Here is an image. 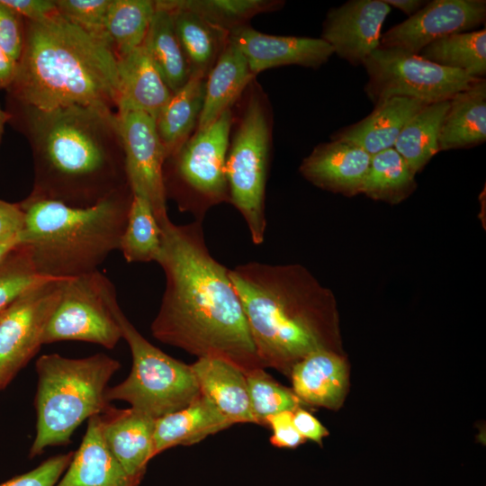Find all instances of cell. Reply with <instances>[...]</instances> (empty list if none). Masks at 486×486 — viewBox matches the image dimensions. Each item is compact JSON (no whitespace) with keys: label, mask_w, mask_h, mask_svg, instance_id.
I'll list each match as a JSON object with an SVG mask.
<instances>
[{"label":"cell","mask_w":486,"mask_h":486,"mask_svg":"<svg viewBox=\"0 0 486 486\" xmlns=\"http://www.w3.org/2000/svg\"><path fill=\"white\" fill-rule=\"evenodd\" d=\"M156 262L166 286L150 329L158 341L201 357L225 360L245 374L263 368L225 266L211 254L202 221L160 225Z\"/></svg>","instance_id":"1"},{"label":"cell","mask_w":486,"mask_h":486,"mask_svg":"<svg viewBox=\"0 0 486 486\" xmlns=\"http://www.w3.org/2000/svg\"><path fill=\"white\" fill-rule=\"evenodd\" d=\"M33 158L32 198L93 206L130 186L117 112L74 105L45 111L14 103Z\"/></svg>","instance_id":"2"},{"label":"cell","mask_w":486,"mask_h":486,"mask_svg":"<svg viewBox=\"0 0 486 486\" xmlns=\"http://www.w3.org/2000/svg\"><path fill=\"white\" fill-rule=\"evenodd\" d=\"M229 274L263 368L289 377L313 352L342 354L333 296L304 267L251 261Z\"/></svg>","instance_id":"3"},{"label":"cell","mask_w":486,"mask_h":486,"mask_svg":"<svg viewBox=\"0 0 486 486\" xmlns=\"http://www.w3.org/2000/svg\"><path fill=\"white\" fill-rule=\"evenodd\" d=\"M24 20V19H23ZM117 56L105 41L58 12L24 20V40L12 100L40 110L74 105L117 108Z\"/></svg>","instance_id":"4"},{"label":"cell","mask_w":486,"mask_h":486,"mask_svg":"<svg viewBox=\"0 0 486 486\" xmlns=\"http://www.w3.org/2000/svg\"><path fill=\"white\" fill-rule=\"evenodd\" d=\"M131 200L130 186L86 208L28 196L20 203L24 212L20 243L43 277L94 272L120 249Z\"/></svg>","instance_id":"5"},{"label":"cell","mask_w":486,"mask_h":486,"mask_svg":"<svg viewBox=\"0 0 486 486\" xmlns=\"http://www.w3.org/2000/svg\"><path fill=\"white\" fill-rule=\"evenodd\" d=\"M121 368L118 360L103 353L83 358L42 355L36 361V436L30 456L50 446H65L86 420L111 404L105 392Z\"/></svg>","instance_id":"6"},{"label":"cell","mask_w":486,"mask_h":486,"mask_svg":"<svg viewBox=\"0 0 486 486\" xmlns=\"http://www.w3.org/2000/svg\"><path fill=\"white\" fill-rule=\"evenodd\" d=\"M112 311L130 349L132 365L123 382L107 388L105 398L109 402L124 400L130 408L157 419L184 408L201 394L190 364L148 342L124 315L117 300Z\"/></svg>","instance_id":"7"},{"label":"cell","mask_w":486,"mask_h":486,"mask_svg":"<svg viewBox=\"0 0 486 486\" xmlns=\"http://www.w3.org/2000/svg\"><path fill=\"white\" fill-rule=\"evenodd\" d=\"M233 122L231 109L208 127L196 130L173 157L166 159V196L180 212L202 221L213 206L229 202L226 159Z\"/></svg>","instance_id":"8"},{"label":"cell","mask_w":486,"mask_h":486,"mask_svg":"<svg viewBox=\"0 0 486 486\" xmlns=\"http://www.w3.org/2000/svg\"><path fill=\"white\" fill-rule=\"evenodd\" d=\"M270 140L267 109L258 95H252L229 146L226 178L229 202L243 217L255 245L264 242L266 231Z\"/></svg>","instance_id":"9"},{"label":"cell","mask_w":486,"mask_h":486,"mask_svg":"<svg viewBox=\"0 0 486 486\" xmlns=\"http://www.w3.org/2000/svg\"><path fill=\"white\" fill-rule=\"evenodd\" d=\"M364 66L368 75L364 92L374 105L393 96L426 104L446 101L482 79L392 49L379 48Z\"/></svg>","instance_id":"10"},{"label":"cell","mask_w":486,"mask_h":486,"mask_svg":"<svg viewBox=\"0 0 486 486\" xmlns=\"http://www.w3.org/2000/svg\"><path fill=\"white\" fill-rule=\"evenodd\" d=\"M116 300L113 284L99 270L67 279L45 328L43 345L76 340L114 348L122 338L112 311Z\"/></svg>","instance_id":"11"},{"label":"cell","mask_w":486,"mask_h":486,"mask_svg":"<svg viewBox=\"0 0 486 486\" xmlns=\"http://www.w3.org/2000/svg\"><path fill=\"white\" fill-rule=\"evenodd\" d=\"M67 279H47L0 311V374L5 385L43 345Z\"/></svg>","instance_id":"12"},{"label":"cell","mask_w":486,"mask_h":486,"mask_svg":"<svg viewBox=\"0 0 486 486\" xmlns=\"http://www.w3.org/2000/svg\"><path fill=\"white\" fill-rule=\"evenodd\" d=\"M116 112L129 185L133 194L148 202L160 225L169 217L163 180L166 155L156 119L135 110L120 109Z\"/></svg>","instance_id":"13"},{"label":"cell","mask_w":486,"mask_h":486,"mask_svg":"<svg viewBox=\"0 0 486 486\" xmlns=\"http://www.w3.org/2000/svg\"><path fill=\"white\" fill-rule=\"evenodd\" d=\"M484 0H432L381 36L380 48L418 55L434 40L484 23Z\"/></svg>","instance_id":"14"},{"label":"cell","mask_w":486,"mask_h":486,"mask_svg":"<svg viewBox=\"0 0 486 486\" xmlns=\"http://www.w3.org/2000/svg\"><path fill=\"white\" fill-rule=\"evenodd\" d=\"M390 12L382 0L347 1L328 12L321 39L351 65H364L380 48L381 29Z\"/></svg>","instance_id":"15"},{"label":"cell","mask_w":486,"mask_h":486,"mask_svg":"<svg viewBox=\"0 0 486 486\" xmlns=\"http://www.w3.org/2000/svg\"><path fill=\"white\" fill-rule=\"evenodd\" d=\"M228 40L243 53L254 76L288 65L319 68L334 54L321 38L270 35L248 24L231 32Z\"/></svg>","instance_id":"16"},{"label":"cell","mask_w":486,"mask_h":486,"mask_svg":"<svg viewBox=\"0 0 486 486\" xmlns=\"http://www.w3.org/2000/svg\"><path fill=\"white\" fill-rule=\"evenodd\" d=\"M100 417L103 439L126 472L141 482L153 455L155 419L132 408L110 405Z\"/></svg>","instance_id":"17"},{"label":"cell","mask_w":486,"mask_h":486,"mask_svg":"<svg viewBox=\"0 0 486 486\" xmlns=\"http://www.w3.org/2000/svg\"><path fill=\"white\" fill-rule=\"evenodd\" d=\"M371 157L354 144L331 140L313 148L302 160L300 172L320 188L352 195L361 192Z\"/></svg>","instance_id":"18"},{"label":"cell","mask_w":486,"mask_h":486,"mask_svg":"<svg viewBox=\"0 0 486 486\" xmlns=\"http://www.w3.org/2000/svg\"><path fill=\"white\" fill-rule=\"evenodd\" d=\"M292 392L304 405L339 410L349 389V367L342 354L320 350L299 361L290 376Z\"/></svg>","instance_id":"19"},{"label":"cell","mask_w":486,"mask_h":486,"mask_svg":"<svg viewBox=\"0 0 486 486\" xmlns=\"http://www.w3.org/2000/svg\"><path fill=\"white\" fill-rule=\"evenodd\" d=\"M201 394L232 424H256L245 373L222 359L201 357L190 364Z\"/></svg>","instance_id":"20"},{"label":"cell","mask_w":486,"mask_h":486,"mask_svg":"<svg viewBox=\"0 0 486 486\" xmlns=\"http://www.w3.org/2000/svg\"><path fill=\"white\" fill-rule=\"evenodd\" d=\"M106 446L100 417L88 418L86 434L72 460L55 486H139Z\"/></svg>","instance_id":"21"},{"label":"cell","mask_w":486,"mask_h":486,"mask_svg":"<svg viewBox=\"0 0 486 486\" xmlns=\"http://www.w3.org/2000/svg\"><path fill=\"white\" fill-rule=\"evenodd\" d=\"M427 104L405 96L388 98L376 104L365 118L340 129L330 138L354 144L373 156L393 148L407 122Z\"/></svg>","instance_id":"22"},{"label":"cell","mask_w":486,"mask_h":486,"mask_svg":"<svg viewBox=\"0 0 486 486\" xmlns=\"http://www.w3.org/2000/svg\"><path fill=\"white\" fill-rule=\"evenodd\" d=\"M117 110L143 112L155 119L172 95L144 44L117 58Z\"/></svg>","instance_id":"23"},{"label":"cell","mask_w":486,"mask_h":486,"mask_svg":"<svg viewBox=\"0 0 486 486\" xmlns=\"http://www.w3.org/2000/svg\"><path fill=\"white\" fill-rule=\"evenodd\" d=\"M232 424L202 394L184 408L155 419L154 457L176 446H191Z\"/></svg>","instance_id":"24"},{"label":"cell","mask_w":486,"mask_h":486,"mask_svg":"<svg viewBox=\"0 0 486 486\" xmlns=\"http://www.w3.org/2000/svg\"><path fill=\"white\" fill-rule=\"evenodd\" d=\"M255 76L239 49L228 40L205 78L202 108L197 130L216 121L242 94Z\"/></svg>","instance_id":"25"},{"label":"cell","mask_w":486,"mask_h":486,"mask_svg":"<svg viewBox=\"0 0 486 486\" xmlns=\"http://www.w3.org/2000/svg\"><path fill=\"white\" fill-rule=\"evenodd\" d=\"M486 140V81L455 94L441 124L438 150L465 148Z\"/></svg>","instance_id":"26"},{"label":"cell","mask_w":486,"mask_h":486,"mask_svg":"<svg viewBox=\"0 0 486 486\" xmlns=\"http://www.w3.org/2000/svg\"><path fill=\"white\" fill-rule=\"evenodd\" d=\"M169 11L178 40L188 61L191 75L206 77L228 42L229 34L214 27L196 13L155 1Z\"/></svg>","instance_id":"27"},{"label":"cell","mask_w":486,"mask_h":486,"mask_svg":"<svg viewBox=\"0 0 486 486\" xmlns=\"http://www.w3.org/2000/svg\"><path fill=\"white\" fill-rule=\"evenodd\" d=\"M205 78L191 75L185 85L172 94L156 118L166 159L177 153L197 126L204 99Z\"/></svg>","instance_id":"28"},{"label":"cell","mask_w":486,"mask_h":486,"mask_svg":"<svg viewBox=\"0 0 486 486\" xmlns=\"http://www.w3.org/2000/svg\"><path fill=\"white\" fill-rule=\"evenodd\" d=\"M143 44L172 94L184 86L191 76V70L169 11L156 4Z\"/></svg>","instance_id":"29"},{"label":"cell","mask_w":486,"mask_h":486,"mask_svg":"<svg viewBox=\"0 0 486 486\" xmlns=\"http://www.w3.org/2000/svg\"><path fill=\"white\" fill-rule=\"evenodd\" d=\"M449 100L425 105L400 132L394 149L416 174L439 151L438 137Z\"/></svg>","instance_id":"30"},{"label":"cell","mask_w":486,"mask_h":486,"mask_svg":"<svg viewBox=\"0 0 486 486\" xmlns=\"http://www.w3.org/2000/svg\"><path fill=\"white\" fill-rule=\"evenodd\" d=\"M418 55L436 65L483 78L486 75V30L444 36L427 45Z\"/></svg>","instance_id":"31"},{"label":"cell","mask_w":486,"mask_h":486,"mask_svg":"<svg viewBox=\"0 0 486 486\" xmlns=\"http://www.w3.org/2000/svg\"><path fill=\"white\" fill-rule=\"evenodd\" d=\"M155 10L151 0H112L106 33L117 58L143 44Z\"/></svg>","instance_id":"32"},{"label":"cell","mask_w":486,"mask_h":486,"mask_svg":"<svg viewBox=\"0 0 486 486\" xmlns=\"http://www.w3.org/2000/svg\"><path fill=\"white\" fill-rule=\"evenodd\" d=\"M161 248V228L148 202L132 194L120 251L128 263L151 262Z\"/></svg>","instance_id":"33"},{"label":"cell","mask_w":486,"mask_h":486,"mask_svg":"<svg viewBox=\"0 0 486 486\" xmlns=\"http://www.w3.org/2000/svg\"><path fill=\"white\" fill-rule=\"evenodd\" d=\"M171 6L191 10L214 27L230 34L247 25L255 15L280 9L284 2L274 0H165Z\"/></svg>","instance_id":"34"},{"label":"cell","mask_w":486,"mask_h":486,"mask_svg":"<svg viewBox=\"0 0 486 486\" xmlns=\"http://www.w3.org/2000/svg\"><path fill=\"white\" fill-rule=\"evenodd\" d=\"M414 176L394 148H388L371 157L361 192L374 198L397 201L413 189Z\"/></svg>","instance_id":"35"},{"label":"cell","mask_w":486,"mask_h":486,"mask_svg":"<svg viewBox=\"0 0 486 486\" xmlns=\"http://www.w3.org/2000/svg\"><path fill=\"white\" fill-rule=\"evenodd\" d=\"M245 374L256 425L266 426L269 416L284 410L295 411L304 405L292 389L276 382L265 368H255Z\"/></svg>","instance_id":"36"},{"label":"cell","mask_w":486,"mask_h":486,"mask_svg":"<svg viewBox=\"0 0 486 486\" xmlns=\"http://www.w3.org/2000/svg\"><path fill=\"white\" fill-rule=\"evenodd\" d=\"M47 279L37 273L24 247L18 246L0 263V311Z\"/></svg>","instance_id":"37"},{"label":"cell","mask_w":486,"mask_h":486,"mask_svg":"<svg viewBox=\"0 0 486 486\" xmlns=\"http://www.w3.org/2000/svg\"><path fill=\"white\" fill-rule=\"evenodd\" d=\"M111 3L112 0H56L58 14L112 47L106 33V19Z\"/></svg>","instance_id":"38"},{"label":"cell","mask_w":486,"mask_h":486,"mask_svg":"<svg viewBox=\"0 0 486 486\" xmlns=\"http://www.w3.org/2000/svg\"><path fill=\"white\" fill-rule=\"evenodd\" d=\"M73 455V452H68L52 456L35 469L15 476L0 486H55L68 467Z\"/></svg>","instance_id":"39"},{"label":"cell","mask_w":486,"mask_h":486,"mask_svg":"<svg viewBox=\"0 0 486 486\" xmlns=\"http://www.w3.org/2000/svg\"><path fill=\"white\" fill-rule=\"evenodd\" d=\"M24 20L0 0V48L18 61L23 47Z\"/></svg>","instance_id":"40"},{"label":"cell","mask_w":486,"mask_h":486,"mask_svg":"<svg viewBox=\"0 0 486 486\" xmlns=\"http://www.w3.org/2000/svg\"><path fill=\"white\" fill-rule=\"evenodd\" d=\"M293 411L284 410L266 418V426L270 427L273 434L270 443L276 447L295 448L305 442L293 424Z\"/></svg>","instance_id":"41"},{"label":"cell","mask_w":486,"mask_h":486,"mask_svg":"<svg viewBox=\"0 0 486 486\" xmlns=\"http://www.w3.org/2000/svg\"><path fill=\"white\" fill-rule=\"evenodd\" d=\"M24 225V212L20 203L0 200V244L19 239Z\"/></svg>","instance_id":"42"},{"label":"cell","mask_w":486,"mask_h":486,"mask_svg":"<svg viewBox=\"0 0 486 486\" xmlns=\"http://www.w3.org/2000/svg\"><path fill=\"white\" fill-rule=\"evenodd\" d=\"M24 20L40 21L57 12L56 0H2Z\"/></svg>","instance_id":"43"},{"label":"cell","mask_w":486,"mask_h":486,"mask_svg":"<svg viewBox=\"0 0 486 486\" xmlns=\"http://www.w3.org/2000/svg\"><path fill=\"white\" fill-rule=\"evenodd\" d=\"M292 418L297 431L305 440H311L321 446L323 438L329 434L311 413L302 408L293 411Z\"/></svg>","instance_id":"44"},{"label":"cell","mask_w":486,"mask_h":486,"mask_svg":"<svg viewBox=\"0 0 486 486\" xmlns=\"http://www.w3.org/2000/svg\"><path fill=\"white\" fill-rule=\"evenodd\" d=\"M18 61L11 58L0 48V89H8L13 84Z\"/></svg>","instance_id":"45"},{"label":"cell","mask_w":486,"mask_h":486,"mask_svg":"<svg viewBox=\"0 0 486 486\" xmlns=\"http://www.w3.org/2000/svg\"><path fill=\"white\" fill-rule=\"evenodd\" d=\"M389 6H394L409 16H412L421 8H423L428 1L424 0H382Z\"/></svg>","instance_id":"46"},{"label":"cell","mask_w":486,"mask_h":486,"mask_svg":"<svg viewBox=\"0 0 486 486\" xmlns=\"http://www.w3.org/2000/svg\"><path fill=\"white\" fill-rule=\"evenodd\" d=\"M20 245L19 239L0 244V263Z\"/></svg>","instance_id":"47"},{"label":"cell","mask_w":486,"mask_h":486,"mask_svg":"<svg viewBox=\"0 0 486 486\" xmlns=\"http://www.w3.org/2000/svg\"><path fill=\"white\" fill-rule=\"evenodd\" d=\"M11 113L7 111H4L0 104V140L4 132V125L7 122L11 120Z\"/></svg>","instance_id":"48"},{"label":"cell","mask_w":486,"mask_h":486,"mask_svg":"<svg viewBox=\"0 0 486 486\" xmlns=\"http://www.w3.org/2000/svg\"><path fill=\"white\" fill-rule=\"evenodd\" d=\"M4 386H5V384H4V381H3L2 375L0 374V388H3Z\"/></svg>","instance_id":"49"}]
</instances>
